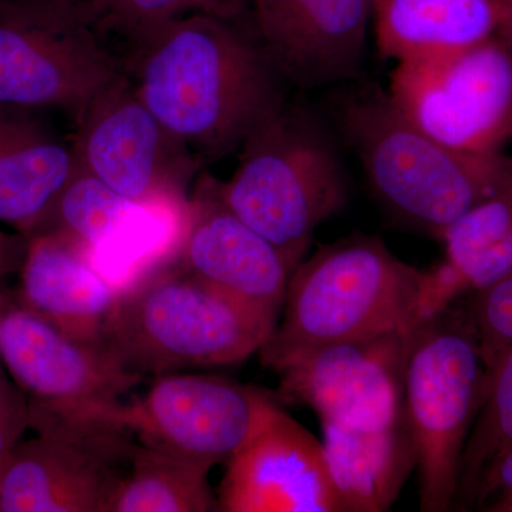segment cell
Returning <instances> with one entry per match:
<instances>
[{
    "mask_svg": "<svg viewBox=\"0 0 512 512\" xmlns=\"http://www.w3.org/2000/svg\"><path fill=\"white\" fill-rule=\"evenodd\" d=\"M74 144L42 111L0 107V222L33 237L79 171Z\"/></svg>",
    "mask_w": 512,
    "mask_h": 512,
    "instance_id": "cell-19",
    "label": "cell"
},
{
    "mask_svg": "<svg viewBox=\"0 0 512 512\" xmlns=\"http://www.w3.org/2000/svg\"><path fill=\"white\" fill-rule=\"evenodd\" d=\"M322 427L340 512L389 511L417 467L416 443L406 413L384 429H350L326 421Z\"/></svg>",
    "mask_w": 512,
    "mask_h": 512,
    "instance_id": "cell-21",
    "label": "cell"
},
{
    "mask_svg": "<svg viewBox=\"0 0 512 512\" xmlns=\"http://www.w3.org/2000/svg\"><path fill=\"white\" fill-rule=\"evenodd\" d=\"M247 0H97L92 6L99 32L116 33L134 49L158 30L191 13H214L238 19Z\"/></svg>",
    "mask_w": 512,
    "mask_h": 512,
    "instance_id": "cell-25",
    "label": "cell"
},
{
    "mask_svg": "<svg viewBox=\"0 0 512 512\" xmlns=\"http://www.w3.org/2000/svg\"><path fill=\"white\" fill-rule=\"evenodd\" d=\"M446 259L427 271L424 319L512 271V191L481 202L440 235Z\"/></svg>",
    "mask_w": 512,
    "mask_h": 512,
    "instance_id": "cell-22",
    "label": "cell"
},
{
    "mask_svg": "<svg viewBox=\"0 0 512 512\" xmlns=\"http://www.w3.org/2000/svg\"><path fill=\"white\" fill-rule=\"evenodd\" d=\"M372 23L380 55L402 63L504 37L508 15L498 0H375Z\"/></svg>",
    "mask_w": 512,
    "mask_h": 512,
    "instance_id": "cell-20",
    "label": "cell"
},
{
    "mask_svg": "<svg viewBox=\"0 0 512 512\" xmlns=\"http://www.w3.org/2000/svg\"><path fill=\"white\" fill-rule=\"evenodd\" d=\"M92 10L67 0H0V107L80 120L121 76Z\"/></svg>",
    "mask_w": 512,
    "mask_h": 512,
    "instance_id": "cell-8",
    "label": "cell"
},
{
    "mask_svg": "<svg viewBox=\"0 0 512 512\" xmlns=\"http://www.w3.org/2000/svg\"><path fill=\"white\" fill-rule=\"evenodd\" d=\"M239 151L232 177L215 181L218 197L295 271L316 229L348 204L338 148L315 114L285 100Z\"/></svg>",
    "mask_w": 512,
    "mask_h": 512,
    "instance_id": "cell-4",
    "label": "cell"
},
{
    "mask_svg": "<svg viewBox=\"0 0 512 512\" xmlns=\"http://www.w3.org/2000/svg\"><path fill=\"white\" fill-rule=\"evenodd\" d=\"M275 326L175 264L120 291L106 346L143 377L237 365Z\"/></svg>",
    "mask_w": 512,
    "mask_h": 512,
    "instance_id": "cell-5",
    "label": "cell"
},
{
    "mask_svg": "<svg viewBox=\"0 0 512 512\" xmlns=\"http://www.w3.org/2000/svg\"><path fill=\"white\" fill-rule=\"evenodd\" d=\"M67 2L74 3V5L87 6V8L92 9L97 0H67Z\"/></svg>",
    "mask_w": 512,
    "mask_h": 512,
    "instance_id": "cell-31",
    "label": "cell"
},
{
    "mask_svg": "<svg viewBox=\"0 0 512 512\" xmlns=\"http://www.w3.org/2000/svg\"><path fill=\"white\" fill-rule=\"evenodd\" d=\"M335 116L384 207L434 237L481 202L512 191L511 157L441 143L376 84L343 93Z\"/></svg>",
    "mask_w": 512,
    "mask_h": 512,
    "instance_id": "cell-2",
    "label": "cell"
},
{
    "mask_svg": "<svg viewBox=\"0 0 512 512\" xmlns=\"http://www.w3.org/2000/svg\"><path fill=\"white\" fill-rule=\"evenodd\" d=\"M498 2H500V3H501V5H503L504 0H498ZM503 6H504V5H503Z\"/></svg>",
    "mask_w": 512,
    "mask_h": 512,
    "instance_id": "cell-34",
    "label": "cell"
},
{
    "mask_svg": "<svg viewBox=\"0 0 512 512\" xmlns=\"http://www.w3.org/2000/svg\"><path fill=\"white\" fill-rule=\"evenodd\" d=\"M503 5L508 15V29L504 36V39H507V36L512 32V0H504Z\"/></svg>",
    "mask_w": 512,
    "mask_h": 512,
    "instance_id": "cell-30",
    "label": "cell"
},
{
    "mask_svg": "<svg viewBox=\"0 0 512 512\" xmlns=\"http://www.w3.org/2000/svg\"><path fill=\"white\" fill-rule=\"evenodd\" d=\"M73 144L80 167L121 197L190 202L200 158L157 119L123 74L84 111Z\"/></svg>",
    "mask_w": 512,
    "mask_h": 512,
    "instance_id": "cell-11",
    "label": "cell"
},
{
    "mask_svg": "<svg viewBox=\"0 0 512 512\" xmlns=\"http://www.w3.org/2000/svg\"><path fill=\"white\" fill-rule=\"evenodd\" d=\"M138 96L200 161L237 153L285 101L281 74L238 19L191 13L134 49Z\"/></svg>",
    "mask_w": 512,
    "mask_h": 512,
    "instance_id": "cell-1",
    "label": "cell"
},
{
    "mask_svg": "<svg viewBox=\"0 0 512 512\" xmlns=\"http://www.w3.org/2000/svg\"><path fill=\"white\" fill-rule=\"evenodd\" d=\"M208 474L207 468L136 441L109 512L220 511Z\"/></svg>",
    "mask_w": 512,
    "mask_h": 512,
    "instance_id": "cell-23",
    "label": "cell"
},
{
    "mask_svg": "<svg viewBox=\"0 0 512 512\" xmlns=\"http://www.w3.org/2000/svg\"><path fill=\"white\" fill-rule=\"evenodd\" d=\"M505 40H507V42L510 43V46L512 47V32L507 36V39Z\"/></svg>",
    "mask_w": 512,
    "mask_h": 512,
    "instance_id": "cell-33",
    "label": "cell"
},
{
    "mask_svg": "<svg viewBox=\"0 0 512 512\" xmlns=\"http://www.w3.org/2000/svg\"><path fill=\"white\" fill-rule=\"evenodd\" d=\"M258 40L301 89L352 82L365 59L375 0H247Z\"/></svg>",
    "mask_w": 512,
    "mask_h": 512,
    "instance_id": "cell-15",
    "label": "cell"
},
{
    "mask_svg": "<svg viewBox=\"0 0 512 512\" xmlns=\"http://www.w3.org/2000/svg\"><path fill=\"white\" fill-rule=\"evenodd\" d=\"M131 451L39 436L0 463V512H109Z\"/></svg>",
    "mask_w": 512,
    "mask_h": 512,
    "instance_id": "cell-17",
    "label": "cell"
},
{
    "mask_svg": "<svg viewBox=\"0 0 512 512\" xmlns=\"http://www.w3.org/2000/svg\"><path fill=\"white\" fill-rule=\"evenodd\" d=\"M28 244L29 239L19 232L0 231V279L20 271Z\"/></svg>",
    "mask_w": 512,
    "mask_h": 512,
    "instance_id": "cell-29",
    "label": "cell"
},
{
    "mask_svg": "<svg viewBox=\"0 0 512 512\" xmlns=\"http://www.w3.org/2000/svg\"><path fill=\"white\" fill-rule=\"evenodd\" d=\"M225 512H340L325 447L281 406L227 461Z\"/></svg>",
    "mask_w": 512,
    "mask_h": 512,
    "instance_id": "cell-16",
    "label": "cell"
},
{
    "mask_svg": "<svg viewBox=\"0 0 512 512\" xmlns=\"http://www.w3.org/2000/svg\"><path fill=\"white\" fill-rule=\"evenodd\" d=\"M427 271L406 264L373 235L322 245L296 266L282 320L259 349L262 365L278 372L306 350L413 332L424 320Z\"/></svg>",
    "mask_w": 512,
    "mask_h": 512,
    "instance_id": "cell-3",
    "label": "cell"
},
{
    "mask_svg": "<svg viewBox=\"0 0 512 512\" xmlns=\"http://www.w3.org/2000/svg\"><path fill=\"white\" fill-rule=\"evenodd\" d=\"M278 407L271 393L251 384L167 373L124 403L120 423L141 446L211 471L238 453Z\"/></svg>",
    "mask_w": 512,
    "mask_h": 512,
    "instance_id": "cell-10",
    "label": "cell"
},
{
    "mask_svg": "<svg viewBox=\"0 0 512 512\" xmlns=\"http://www.w3.org/2000/svg\"><path fill=\"white\" fill-rule=\"evenodd\" d=\"M215 181L202 175L195 184L190 224L173 264L276 326L292 268L268 239L221 201Z\"/></svg>",
    "mask_w": 512,
    "mask_h": 512,
    "instance_id": "cell-14",
    "label": "cell"
},
{
    "mask_svg": "<svg viewBox=\"0 0 512 512\" xmlns=\"http://www.w3.org/2000/svg\"><path fill=\"white\" fill-rule=\"evenodd\" d=\"M187 224V205L128 200L80 167L36 235L70 239L121 289L168 264Z\"/></svg>",
    "mask_w": 512,
    "mask_h": 512,
    "instance_id": "cell-12",
    "label": "cell"
},
{
    "mask_svg": "<svg viewBox=\"0 0 512 512\" xmlns=\"http://www.w3.org/2000/svg\"><path fill=\"white\" fill-rule=\"evenodd\" d=\"M512 450V346L485 370L483 394L463 458L456 508L470 510L491 466Z\"/></svg>",
    "mask_w": 512,
    "mask_h": 512,
    "instance_id": "cell-24",
    "label": "cell"
},
{
    "mask_svg": "<svg viewBox=\"0 0 512 512\" xmlns=\"http://www.w3.org/2000/svg\"><path fill=\"white\" fill-rule=\"evenodd\" d=\"M387 93L430 137L497 153L512 138V47L497 36L460 52L397 63Z\"/></svg>",
    "mask_w": 512,
    "mask_h": 512,
    "instance_id": "cell-9",
    "label": "cell"
},
{
    "mask_svg": "<svg viewBox=\"0 0 512 512\" xmlns=\"http://www.w3.org/2000/svg\"><path fill=\"white\" fill-rule=\"evenodd\" d=\"M6 295L0 291V308H2L3 302H5Z\"/></svg>",
    "mask_w": 512,
    "mask_h": 512,
    "instance_id": "cell-32",
    "label": "cell"
},
{
    "mask_svg": "<svg viewBox=\"0 0 512 512\" xmlns=\"http://www.w3.org/2000/svg\"><path fill=\"white\" fill-rule=\"evenodd\" d=\"M464 299L463 306L480 343L485 370L490 369L512 346V271Z\"/></svg>",
    "mask_w": 512,
    "mask_h": 512,
    "instance_id": "cell-26",
    "label": "cell"
},
{
    "mask_svg": "<svg viewBox=\"0 0 512 512\" xmlns=\"http://www.w3.org/2000/svg\"><path fill=\"white\" fill-rule=\"evenodd\" d=\"M412 333L328 343L278 370L281 402L311 407L320 421L359 430L392 426L404 412V373Z\"/></svg>",
    "mask_w": 512,
    "mask_h": 512,
    "instance_id": "cell-13",
    "label": "cell"
},
{
    "mask_svg": "<svg viewBox=\"0 0 512 512\" xmlns=\"http://www.w3.org/2000/svg\"><path fill=\"white\" fill-rule=\"evenodd\" d=\"M483 356L458 302L414 328L404 373V413L417 448L420 510L456 508L461 458L481 403Z\"/></svg>",
    "mask_w": 512,
    "mask_h": 512,
    "instance_id": "cell-7",
    "label": "cell"
},
{
    "mask_svg": "<svg viewBox=\"0 0 512 512\" xmlns=\"http://www.w3.org/2000/svg\"><path fill=\"white\" fill-rule=\"evenodd\" d=\"M28 239L16 301L73 338L106 345L119 289L70 239L57 234Z\"/></svg>",
    "mask_w": 512,
    "mask_h": 512,
    "instance_id": "cell-18",
    "label": "cell"
},
{
    "mask_svg": "<svg viewBox=\"0 0 512 512\" xmlns=\"http://www.w3.org/2000/svg\"><path fill=\"white\" fill-rule=\"evenodd\" d=\"M30 429L28 399L0 362V463Z\"/></svg>",
    "mask_w": 512,
    "mask_h": 512,
    "instance_id": "cell-27",
    "label": "cell"
},
{
    "mask_svg": "<svg viewBox=\"0 0 512 512\" xmlns=\"http://www.w3.org/2000/svg\"><path fill=\"white\" fill-rule=\"evenodd\" d=\"M0 362L28 399L30 429L39 436L89 444L133 436L121 410L146 377L106 345L67 335L8 296L0 308Z\"/></svg>",
    "mask_w": 512,
    "mask_h": 512,
    "instance_id": "cell-6",
    "label": "cell"
},
{
    "mask_svg": "<svg viewBox=\"0 0 512 512\" xmlns=\"http://www.w3.org/2000/svg\"><path fill=\"white\" fill-rule=\"evenodd\" d=\"M478 510L512 512V450L498 458L478 488Z\"/></svg>",
    "mask_w": 512,
    "mask_h": 512,
    "instance_id": "cell-28",
    "label": "cell"
}]
</instances>
